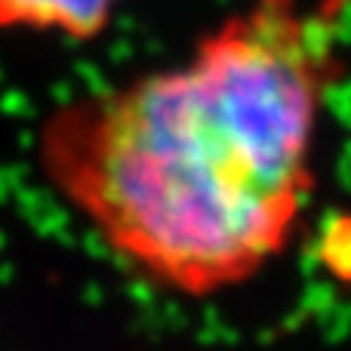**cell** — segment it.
Instances as JSON below:
<instances>
[{"instance_id":"6da1fadb","label":"cell","mask_w":351,"mask_h":351,"mask_svg":"<svg viewBox=\"0 0 351 351\" xmlns=\"http://www.w3.org/2000/svg\"><path fill=\"white\" fill-rule=\"evenodd\" d=\"M339 3L253 0L185 62L59 105L37 167L133 274L176 296L243 287L293 243L339 77Z\"/></svg>"},{"instance_id":"7a4b0ae2","label":"cell","mask_w":351,"mask_h":351,"mask_svg":"<svg viewBox=\"0 0 351 351\" xmlns=\"http://www.w3.org/2000/svg\"><path fill=\"white\" fill-rule=\"evenodd\" d=\"M121 0H0V31H40L90 40Z\"/></svg>"}]
</instances>
